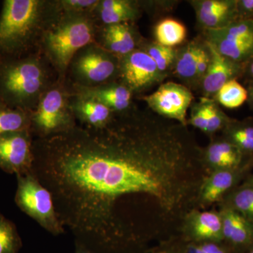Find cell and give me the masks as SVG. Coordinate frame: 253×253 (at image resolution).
Masks as SVG:
<instances>
[{"label": "cell", "instance_id": "cell-1", "mask_svg": "<svg viewBox=\"0 0 253 253\" xmlns=\"http://www.w3.org/2000/svg\"><path fill=\"white\" fill-rule=\"evenodd\" d=\"M201 150L187 126L132 105L102 127L77 124L34 139L32 172L76 243L116 253L129 249L123 205L150 196L169 211L180 206Z\"/></svg>", "mask_w": 253, "mask_h": 253}, {"label": "cell", "instance_id": "cell-2", "mask_svg": "<svg viewBox=\"0 0 253 253\" xmlns=\"http://www.w3.org/2000/svg\"><path fill=\"white\" fill-rule=\"evenodd\" d=\"M58 1L5 0L0 14V62L29 56L61 14Z\"/></svg>", "mask_w": 253, "mask_h": 253}, {"label": "cell", "instance_id": "cell-3", "mask_svg": "<svg viewBox=\"0 0 253 253\" xmlns=\"http://www.w3.org/2000/svg\"><path fill=\"white\" fill-rule=\"evenodd\" d=\"M94 14L61 12L46 29L41 47L62 81L75 55L94 43L97 35Z\"/></svg>", "mask_w": 253, "mask_h": 253}, {"label": "cell", "instance_id": "cell-4", "mask_svg": "<svg viewBox=\"0 0 253 253\" xmlns=\"http://www.w3.org/2000/svg\"><path fill=\"white\" fill-rule=\"evenodd\" d=\"M50 86L47 71L38 55L0 62V101L11 107L32 112Z\"/></svg>", "mask_w": 253, "mask_h": 253}, {"label": "cell", "instance_id": "cell-5", "mask_svg": "<svg viewBox=\"0 0 253 253\" xmlns=\"http://www.w3.org/2000/svg\"><path fill=\"white\" fill-rule=\"evenodd\" d=\"M16 178L17 189L14 201L18 208L52 235L64 234V226L58 217L49 190L32 171L16 175Z\"/></svg>", "mask_w": 253, "mask_h": 253}, {"label": "cell", "instance_id": "cell-6", "mask_svg": "<svg viewBox=\"0 0 253 253\" xmlns=\"http://www.w3.org/2000/svg\"><path fill=\"white\" fill-rule=\"evenodd\" d=\"M76 125L69 97L60 86H50L31 112V131L36 139L56 135Z\"/></svg>", "mask_w": 253, "mask_h": 253}, {"label": "cell", "instance_id": "cell-7", "mask_svg": "<svg viewBox=\"0 0 253 253\" xmlns=\"http://www.w3.org/2000/svg\"><path fill=\"white\" fill-rule=\"evenodd\" d=\"M70 67L76 85L91 87L116 81L119 57L94 42L75 55Z\"/></svg>", "mask_w": 253, "mask_h": 253}, {"label": "cell", "instance_id": "cell-8", "mask_svg": "<svg viewBox=\"0 0 253 253\" xmlns=\"http://www.w3.org/2000/svg\"><path fill=\"white\" fill-rule=\"evenodd\" d=\"M203 38L219 54L239 64L253 57V20H239L221 29L206 30Z\"/></svg>", "mask_w": 253, "mask_h": 253}, {"label": "cell", "instance_id": "cell-9", "mask_svg": "<svg viewBox=\"0 0 253 253\" xmlns=\"http://www.w3.org/2000/svg\"><path fill=\"white\" fill-rule=\"evenodd\" d=\"M163 77L154 60L144 51L136 49L119 57L116 81L134 94H141L162 84Z\"/></svg>", "mask_w": 253, "mask_h": 253}, {"label": "cell", "instance_id": "cell-10", "mask_svg": "<svg viewBox=\"0 0 253 253\" xmlns=\"http://www.w3.org/2000/svg\"><path fill=\"white\" fill-rule=\"evenodd\" d=\"M141 99L158 116L187 126V111L194 100L187 86L174 82L163 83L152 94Z\"/></svg>", "mask_w": 253, "mask_h": 253}, {"label": "cell", "instance_id": "cell-11", "mask_svg": "<svg viewBox=\"0 0 253 253\" xmlns=\"http://www.w3.org/2000/svg\"><path fill=\"white\" fill-rule=\"evenodd\" d=\"M33 140L30 129L0 136V169L16 175L31 172L34 161Z\"/></svg>", "mask_w": 253, "mask_h": 253}, {"label": "cell", "instance_id": "cell-12", "mask_svg": "<svg viewBox=\"0 0 253 253\" xmlns=\"http://www.w3.org/2000/svg\"><path fill=\"white\" fill-rule=\"evenodd\" d=\"M201 163L211 172L220 169H234L253 163V156L244 154L234 144L221 136L213 139L201 149Z\"/></svg>", "mask_w": 253, "mask_h": 253}, {"label": "cell", "instance_id": "cell-13", "mask_svg": "<svg viewBox=\"0 0 253 253\" xmlns=\"http://www.w3.org/2000/svg\"><path fill=\"white\" fill-rule=\"evenodd\" d=\"M252 167L253 163L238 169L212 171L199 186V201L204 205L222 201L226 195L239 186Z\"/></svg>", "mask_w": 253, "mask_h": 253}, {"label": "cell", "instance_id": "cell-14", "mask_svg": "<svg viewBox=\"0 0 253 253\" xmlns=\"http://www.w3.org/2000/svg\"><path fill=\"white\" fill-rule=\"evenodd\" d=\"M203 31L218 30L237 21L236 0H190Z\"/></svg>", "mask_w": 253, "mask_h": 253}, {"label": "cell", "instance_id": "cell-15", "mask_svg": "<svg viewBox=\"0 0 253 253\" xmlns=\"http://www.w3.org/2000/svg\"><path fill=\"white\" fill-rule=\"evenodd\" d=\"M223 244L232 253H246L253 249V223L229 209L221 207Z\"/></svg>", "mask_w": 253, "mask_h": 253}, {"label": "cell", "instance_id": "cell-16", "mask_svg": "<svg viewBox=\"0 0 253 253\" xmlns=\"http://www.w3.org/2000/svg\"><path fill=\"white\" fill-rule=\"evenodd\" d=\"M211 61L207 73L201 81L199 90L203 97L212 99L219 89L228 82L241 78L244 65L224 57L209 43Z\"/></svg>", "mask_w": 253, "mask_h": 253}, {"label": "cell", "instance_id": "cell-17", "mask_svg": "<svg viewBox=\"0 0 253 253\" xmlns=\"http://www.w3.org/2000/svg\"><path fill=\"white\" fill-rule=\"evenodd\" d=\"M184 229L191 242H223L222 221L219 212L191 211L186 218Z\"/></svg>", "mask_w": 253, "mask_h": 253}, {"label": "cell", "instance_id": "cell-18", "mask_svg": "<svg viewBox=\"0 0 253 253\" xmlns=\"http://www.w3.org/2000/svg\"><path fill=\"white\" fill-rule=\"evenodd\" d=\"M76 87V95L96 100L114 113L126 111L133 105L132 92L117 81L91 87L78 85Z\"/></svg>", "mask_w": 253, "mask_h": 253}, {"label": "cell", "instance_id": "cell-19", "mask_svg": "<svg viewBox=\"0 0 253 253\" xmlns=\"http://www.w3.org/2000/svg\"><path fill=\"white\" fill-rule=\"evenodd\" d=\"M69 106L76 120L90 127H102L112 119L114 112L96 100L74 95L69 97Z\"/></svg>", "mask_w": 253, "mask_h": 253}, {"label": "cell", "instance_id": "cell-20", "mask_svg": "<svg viewBox=\"0 0 253 253\" xmlns=\"http://www.w3.org/2000/svg\"><path fill=\"white\" fill-rule=\"evenodd\" d=\"M204 41L203 36L197 37L177 47L172 75L182 82V84L191 90L197 89L196 66L200 49Z\"/></svg>", "mask_w": 253, "mask_h": 253}, {"label": "cell", "instance_id": "cell-21", "mask_svg": "<svg viewBox=\"0 0 253 253\" xmlns=\"http://www.w3.org/2000/svg\"><path fill=\"white\" fill-rule=\"evenodd\" d=\"M103 28L110 45L121 57L138 49L144 38L133 23L107 25Z\"/></svg>", "mask_w": 253, "mask_h": 253}, {"label": "cell", "instance_id": "cell-22", "mask_svg": "<svg viewBox=\"0 0 253 253\" xmlns=\"http://www.w3.org/2000/svg\"><path fill=\"white\" fill-rule=\"evenodd\" d=\"M222 136L235 145L244 154L253 156V118L233 119L223 129Z\"/></svg>", "mask_w": 253, "mask_h": 253}, {"label": "cell", "instance_id": "cell-23", "mask_svg": "<svg viewBox=\"0 0 253 253\" xmlns=\"http://www.w3.org/2000/svg\"><path fill=\"white\" fill-rule=\"evenodd\" d=\"M138 49L142 50L151 58L165 78L172 75L177 54V48L163 46L156 41L143 38Z\"/></svg>", "mask_w": 253, "mask_h": 253}, {"label": "cell", "instance_id": "cell-24", "mask_svg": "<svg viewBox=\"0 0 253 253\" xmlns=\"http://www.w3.org/2000/svg\"><path fill=\"white\" fill-rule=\"evenodd\" d=\"M222 207L229 208L253 223V183L245 181L224 196Z\"/></svg>", "mask_w": 253, "mask_h": 253}, {"label": "cell", "instance_id": "cell-25", "mask_svg": "<svg viewBox=\"0 0 253 253\" xmlns=\"http://www.w3.org/2000/svg\"><path fill=\"white\" fill-rule=\"evenodd\" d=\"M187 35L183 23L173 18H166L155 26V41L163 46L176 47L185 41Z\"/></svg>", "mask_w": 253, "mask_h": 253}, {"label": "cell", "instance_id": "cell-26", "mask_svg": "<svg viewBox=\"0 0 253 253\" xmlns=\"http://www.w3.org/2000/svg\"><path fill=\"white\" fill-rule=\"evenodd\" d=\"M31 112L11 107L0 101V136L11 131L31 130Z\"/></svg>", "mask_w": 253, "mask_h": 253}, {"label": "cell", "instance_id": "cell-27", "mask_svg": "<svg viewBox=\"0 0 253 253\" xmlns=\"http://www.w3.org/2000/svg\"><path fill=\"white\" fill-rule=\"evenodd\" d=\"M212 99L219 106L227 109H237L247 101V89L238 80H232L221 86Z\"/></svg>", "mask_w": 253, "mask_h": 253}, {"label": "cell", "instance_id": "cell-28", "mask_svg": "<svg viewBox=\"0 0 253 253\" xmlns=\"http://www.w3.org/2000/svg\"><path fill=\"white\" fill-rule=\"evenodd\" d=\"M22 246L16 224L0 212V253H18Z\"/></svg>", "mask_w": 253, "mask_h": 253}, {"label": "cell", "instance_id": "cell-29", "mask_svg": "<svg viewBox=\"0 0 253 253\" xmlns=\"http://www.w3.org/2000/svg\"><path fill=\"white\" fill-rule=\"evenodd\" d=\"M204 99L207 117L206 134L213 135L218 131H222L234 118L228 116L214 99L206 97H204Z\"/></svg>", "mask_w": 253, "mask_h": 253}, {"label": "cell", "instance_id": "cell-30", "mask_svg": "<svg viewBox=\"0 0 253 253\" xmlns=\"http://www.w3.org/2000/svg\"><path fill=\"white\" fill-rule=\"evenodd\" d=\"M58 3L63 12L94 14L99 0H61Z\"/></svg>", "mask_w": 253, "mask_h": 253}, {"label": "cell", "instance_id": "cell-31", "mask_svg": "<svg viewBox=\"0 0 253 253\" xmlns=\"http://www.w3.org/2000/svg\"><path fill=\"white\" fill-rule=\"evenodd\" d=\"M190 116L187 119V126H192L204 133L207 132V117L204 97L200 98L197 102H193L190 107Z\"/></svg>", "mask_w": 253, "mask_h": 253}, {"label": "cell", "instance_id": "cell-32", "mask_svg": "<svg viewBox=\"0 0 253 253\" xmlns=\"http://www.w3.org/2000/svg\"><path fill=\"white\" fill-rule=\"evenodd\" d=\"M211 61V52L207 42L204 41L200 49L196 66V84L199 89L201 81H203L210 67Z\"/></svg>", "mask_w": 253, "mask_h": 253}, {"label": "cell", "instance_id": "cell-33", "mask_svg": "<svg viewBox=\"0 0 253 253\" xmlns=\"http://www.w3.org/2000/svg\"><path fill=\"white\" fill-rule=\"evenodd\" d=\"M236 14L239 20H253V0H236Z\"/></svg>", "mask_w": 253, "mask_h": 253}, {"label": "cell", "instance_id": "cell-34", "mask_svg": "<svg viewBox=\"0 0 253 253\" xmlns=\"http://www.w3.org/2000/svg\"><path fill=\"white\" fill-rule=\"evenodd\" d=\"M196 244H198V246L206 253H232L223 243L208 241L198 243Z\"/></svg>", "mask_w": 253, "mask_h": 253}, {"label": "cell", "instance_id": "cell-35", "mask_svg": "<svg viewBox=\"0 0 253 253\" xmlns=\"http://www.w3.org/2000/svg\"><path fill=\"white\" fill-rule=\"evenodd\" d=\"M241 78L246 83H253V57L244 65Z\"/></svg>", "mask_w": 253, "mask_h": 253}, {"label": "cell", "instance_id": "cell-36", "mask_svg": "<svg viewBox=\"0 0 253 253\" xmlns=\"http://www.w3.org/2000/svg\"><path fill=\"white\" fill-rule=\"evenodd\" d=\"M179 253H206L198 246V244L193 242H190L182 249L179 250Z\"/></svg>", "mask_w": 253, "mask_h": 253}, {"label": "cell", "instance_id": "cell-37", "mask_svg": "<svg viewBox=\"0 0 253 253\" xmlns=\"http://www.w3.org/2000/svg\"><path fill=\"white\" fill-rule=\"evenodd\" d=\"M246 89L248 92V104L253 111V83H246Z\"/></svg>", "mask_w": 253, "mask_h": 253}, {"label": "cell", "instance_id": "cell-38", "mask_svg": "<svg viewBox=\"0 0 253 253\" xmlns=\"http://www.w3.org/2000/svg\"><path fill=\"white\" fill-rule=\"evenodd\" d=\"M75 253H96L91 250L87 249L83 245L76 243V252Z\"/></svg>", "mask_w": 253, "mask_h": 253}, {"label": "cell", "instance_id": "cell-39", "mask_svg": "<svg viewBox=\"0 0 253 253\" xmlns=\"http://www.w3.org/2000/svg\"><path fill=\"white\" fill-rule=\"evenodd\" d=\"M154 253H179V251H174V250H163V251H158Z\"/></svg>", "mask_w": 253, "mask_h": 253}, {"label": "cell", "instance_id": "cell-40", "mask_svg": "<svg viewBox=\"0 0 253 253\" xmlns=\"http://www.w3.org/2000/svg\"><path fill=\"white\" fill-rule=\"evenodd\" d=\"M246 181H249V182L253 183V174H252V175L248 176L247 179H246Z\"/></svg>", "mask_w": 253, "mask_h": 253}, {"label": "cell", "instance_id": "cell-41", "mask_svg": "<svg viewBox=\"0 0 253 253\" xmlns=\"http://www.w3.org/2000/svg\"><path fill=\"white\" fill-rule=\"evenodd\" d=\"M246 253H253V249L251 250V251H249V252Z\"/></svg>", "mask_w": 253, "mask_h": 253}]
</instances>
